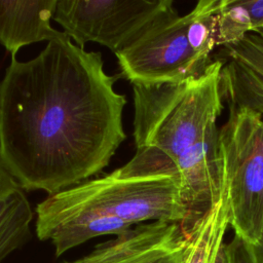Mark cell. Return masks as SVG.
<instances>
[{
    "instance_id": "2",
    "label": "cell",
    "mask_w": 263,
    "mask_h": 263,
    "mask_svg": "<svg viewBox=\"0 0 263 263\" xmlns=\"http://www.w3.org/2000/svg\"><path fill=\"white\" fill-rule=\"evenodd\" d=\"M35 230L57 256L95 237L119 235L149 222L193 220L175 171H141L127 162L112 173L48 195L36 206Z\"/></svg>"
},
{
    "instance_id": "15",
    "label": "cell",
    "mask_w": 263,
    "mask_h": 263,
    "mask_svg": "<svg viewBox=\"0 0 263 263\" xmlns=\"http://www.w3.org/2000/svg\"><path fill=\"white\" fill-rule=\"evenodd\" d=\"M229 263H258L253 246L237 235L226 242Z\"/></svg>"
},
{
    "instance_id": "8",
    "label": "cell",
    "mask_w": 263,
    "mask_h": 263,
    "mask_svg": "<svg viewBox=\"0 0 263 263\" xmlns=\"http://www.w3.org/2000/svg\"><path fill=\"white\" fill-rule=\"evenodd\" d=\"M218 132L217 125L213 126L174 163L181 196L193 223L219 200L224 187Z\"/></svg>"
},
{
    "instance_id": "5",
    "label": "cell",
    "mask_w": 263,
    "mask_h": 263,
    "mask_svg": "<svg viewBox=\"0 0 263 263\" xmlns=\"http://www.w3.org/2000/svg\"><path fill=\"white\" fill-rule=\"evenodd\" d=\"M115 55L119 76L144 85L177 83L198 76L213 62L190 48L185 15H179L172 0H165L157 14Z\"/></svg>"
},
{
    "instance_id": "1",
    "label": "cell",
    "mask_w": 263,
    "mask_h": 263,
    "mask_svg": "<svg viewBox=\"0 0 263 263\" xmlns=\"http://www.w3.org/2000/svg\"><path fill=\"white\" fill-rule=\"evenodd\" d=\"M117 78L101 52L68 36L27 62L11 57L0 81V159L25 190L51 195L109 164L126 138Z\"/></svg>"
},
{
    "instance_id": "17",
    "label": "cell",
    "mask_w": 263,
    "mask_h": 263,
    "mask_svg": "<svg viewBox=\"0 0 263 263\" xmlns=\"http://www.w3.org/2000/svg\"><path fill=\"white\" fill-rule=\"evenodd\" d=\"M253 251L256 256L258 263H263V225L260 233V237L255 246H253Z\"/></svg>"
},
{
    "instance_id": "14",
    "label": "cell",
    "mask_w": 263,
    "mask_h": 263,
    "mask_svg": "<svg viewBox=\"0 0 263 263\" xmlns=\"http://www.w3.org/2000/svg\"><path fill=\"white\" fill-rule=\"evenodd\" d=\"M251 32V17L241 0H224L218 16L217 46L238 43Z\"/></svg>"
},
{
    "instance_id": "6",
    "label": "cell",
    "mask_w": 263,
    "mask_h": 263,
    "mask_svg": "<svg viewBox=\"0 0 263 263\" xmlns=\"http://www.w3.org/2000/svg\"><path fill=\"white\" fill-rule=\"evenodd\" d=\"M165 0H58L53 20L81 48L89 42L115 54L157 14Z\"/></svg>"
},
{
    "instance_id": "13",
    "label": "cell",
    "mask_w": 263,
    "mask_h": 263,
    "mask_svg": "<svg viewBox=\"0 0 263 263\" xmlns=\"http://www.w3.org/2000/svg\"><path fill=\"white\" fill-rule=\"evenodd\" d=\"M223 3L224 0H201L185 14L189 46L206 61H212L211 53L217 46L218 16Z\"/></svg>"
},
{
    "instance_id": "10",
    "label": "cell",
    "mask_w": 263,
    "mask_h": 263,
    "mask_svg": "<svg viewBox=\"0 0 263 263\" xmlns=\"http://www.w3.org/2000/svg\"><path fill=\"white\" fill-rule=\"evenodd\" d=\"M58 0H0V44L15 57L24 46L66 37L50 25Z\"/></svg>"
},
{
    "instance_id": "9",
    "label": "cell",
    "mask_w": 263,
    "mask_h": 263,
    "mask_svg": "<svg viewBox=\"0 0 263 263\" xmlns=\"http://www.w3.org/2000/svg\"><path fill=\"white\" fill-rule=\"evenodd\" d=\"M224 52L222 91L228 104L250 107L263 115V30L251 32Z\"/></svg>"
},
{
    "instance_id": "12",
    "label": "cell",
    "mask_w": 263,
    "mask_h": 263,
    "mask_svg": "<svg viewBox=\"0 0 263 263\" xmlns=\"http://www.w3.org/2000/svg\"><path fill=\"white\" fill-rule=\"evenodd\" d=\"M228 227L230 217L224 182L219 200L187 229V243L181 263H217Z\"/></svg>"
},
{
    "instance_id": "11",
    "label": "cell",
    "mask_w": 263,
    "mask_h": 263,
    "mask_svg": "<svg viewBox=\"0 0 263 263\" xmlns=\"http://www.w3.org/2000/svg\"><path fill=\"white\" fill-rule=\"evenodd\" d=\"M32 220L25 189L0 159V263L29 240Z\"/></svg>"
},
{
    "instance_id": "16",
    "label": "cell",
    "mask_w": 263,
    "mask_h": 263,
    "mask_svg": "<svg viewBox=\"0 0 263 263\" xmlns=\"http://www.w3.org/2000/svg\"><path fill=\"white\" fill-rule=\"evenodd\" d=\"M252 22V32L263 30V0H241Z\"/></svg>"
},
{
    "instance_id": "3",
    "label": "cell",
    "mask_w": 263,
    "mask_h": 263,
    "mask_svg": "<svg viewBox=\"0 0 263 263\" xmlns=\"http://www.w3.org/2000/svg\"><path fill=\"white\" fill-rule=\"evenodd\" d=\"M224 62L213 60L203 73L177 83L133 84L137 149L155 152L173 164L215 125L223 109Z\"/></svg>"
},
{
    "instance_id": "4",
    "label": "cell",
    "mask_w": 263,
    "mask_h": 263,
    "mask_svg": "<svg viewBox=\"0 0 263 263\" xmlns=\"http://www.w3.org/2000/svg\"><path fill=\"white\" fill-rule=\"evenodd\" d=\"M229 116L218 132L230 227L255 246L263 225V115L229 104Z\"/></svg>"
},
{
    "instance_id": "7",
    "label": "cell",
    "mask_w": 263,
    "mask_h": 263,
    "mask_svg": "<svg viewBox=\"0 0 263 263\" xmlns=\"http://www.w3.org/2000/svg\"><path fill=\"white\" fill-rule=\"evenodd\" d=\"M186 243L187 229L181 224L149 222L98 245L83 257L63 263H181Z\"/></svg>"
}]
</instances>
